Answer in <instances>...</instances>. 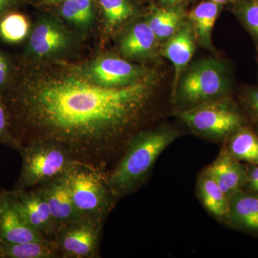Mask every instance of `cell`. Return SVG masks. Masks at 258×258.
I'll list each match as a JSON object with an SVG mask.
<instances>
[{
  "label": "cell",
  "mask_w": 258,
  "mask_h": 258,
  "mask_svg": "<svg viewBox=\"0 0 258 258\" xmlns=\"http://www.w3.org/2000/svg\"><path fill=\"white\" fill-rule=\"evenodd\" d=\"M198 191L204 206L212 215L229 221V198L206 171H204L200 176Z\"/></svg>",
  "instance_id": "obj_17"
},
{
  "label": "cell",
  "mask_w": 258,
  "mask_h": 258,
  "mask_svg": "<svg viewBox=\"0 0 258 258\" xmlns=\"http://www.w3.org/2000/svg\"><path fill=\"white\" fill-rule=\"evenodd\" d=\"M256 133L258 134V127H257V130H256Z\"/></svg>",
  "instance_id": "obj_36"
},
{
  "label": "cell",
  "mask_w": 258,
  "mask_h": 258,
  "mask_svg": "<svg viewBox=\"0 0 258 258\" xmlns=\"http://www.w3.org/2000/svg\"><path fill=\"white\" fill-rule=\"evenodd\" d=\"M0 257H2V254H1V253H0Z\"/></svg>",
  "instance_id": "obj_37"
},
{
  "label": "cell",
  "mask_w": 258,
  "mask_h": 258,
  "mask_svg": "<svg viewBox=\"0 0 258 258\" xmlns=\"http://www.w3.org/2000/svg\"><path fill=\"white\" fill-rule=\"evenodd\" d=\"M8 193L12 205L24 220L47 240L54 241L58 224L38 190L15 189Z\"/></svg>",
  "instance_id": "obj_8"
},
{
  "label": "cell",
  "mask_w": 258,
  "mask_h": 258,
  "mask_svg": "<svg viewBox=\"0 0 258 258\" xmlns=\"http://www.w3.org/2000/svg\"><path fill=\"white\" fill-rule=\"evenodd\" d=\"M247 187V191H252V192L258 194V183L254 184H247L244 188Z\"/></svg>",
  "instance_id": "obj_31"
},
{
  "label": "cell",
  "mask_w": 258,
  "mask_h": 258,
  "mask_svg": "<svg viewBox=\"0 0 258 258\" xmlns=\"http://www.w3.org/2000/svg\"><path fill=\"white\" fill-rule=\"evenodd\" d=\"M229 222L240 230L258 233V194L244 190L229 198Z\"/></svg>",
  "instance_id": "obj_14"
},
{
  "label": "cell",
  "mask_w": 258,
  "mask_h": 258,
  "mask_svg": "<svg viewBox=\"0 0 258 258\" xmlns=\"http://www.w3.org/2000/svg\"><path fill=\"white\" fill-rule=\"evenodd\" d=\"M30 24L26 17L11 11L0 17V37L8 43L16 44L28 36Z\"/></svg>",
  "instance_id": "obj_21"
},
{
  "label": "cell",
  "mask_w": 258,
  "mask_h": 258,
  "mask_svg": "<svg viewBox=\"0 0 258 258\" xmlns=\"http://www.w3.org/2000/svg\"><path fill=\"white\" fill-rule=\"evenodd\" d=\"M256 1H258V0H256Z\"/></svg>",
  "instance_id": "obj_38"
},
{
  "label": "cell",
  "mask_w": 258,
  "mask_h": 258,
  "mask_svg": "<svg viewBox=\"0 0 258 258\" xmlns=\"http://www.w3.org/2000/svg\"><path fill=\"white\" fill-rule=\"evenodd\" d=\"M79 74L95 84L108 88L128 86L144 78L143 68L115 57L98 59Z\"/></svg>",
  "instance_id": "obj_9"
},
{
  "label": "cell",
  "mask_w": 258,
  "mask_h": 258,
  "mask_svg": "<svg viewBox=\"0 0 258 258\" xmlns=\"http://www.w3.org/2000/svg\"><path fill=\"white\" fill-rule=\"evenodd\" d=\"M19 152L23 166L15 189H33L62 175L79 162L67 149L55 142H32L22 147Z\"/></svg>",
  "instance_id": "obj_3"
},
{
  "label": "cell",
  "mask_w": 258,
  "mask_h": 258,
  "mask_svg": "<svg viewBox=\"0 0 258 258\" xmlns=\"http://www.w3.org/2000/svg\"><path fill=\"white\" fill-rule=\"evenodd\" d=\"M229 81L223 66L214 60L193 64L178 87V100L189 104L213 101L227 92Z\"/></svg>",
  "instance_id": "obj_6"
},
{
  "label": "cell",
  "mask_w": 258,
  "mask_h": 258,
  "mask_svg": "<svg viewBox=\"0 0 258 258\" xmlns=\"http://www.w3.org/2000/svg\"><path fill=\"white\" fill-rule=\"evenodd\" d=\"M205 171L213 178L228 198L244 189L247 183V166L232 157L225 147Z\"/></svg>",
  "instance_id": "obj_13"
},
{
  "label": "cell",
  "mask_w": 258,
  "mask_h": 258,
  "mask_svg": "<svg viewBox=\"0 0 258 258\" xmlns=\"http://www.w3.org/2000/svg\"><path fill=\"white\" fill-rule=\"evenodd\" d=\"M104 13L106 26L112 30L133 16V6L127 0H98Z\"/></svg>",
  "instance_id": "obj_23"
},
{
  "label": "cell",
  "mask_w": 258,
  "mask_h": 258,
  "mask_svg": "<svg viewBox=\"0 0 258 258\" xmlns=\"http://www.w3.org/2000/svg\"><path fill=\"white\" fill-rule=\"evenodd\" d=\"M0 144L18 150V152H20L22 148L21 145L15 140L10 132L8 115H7L1 93H0Z\"/></svg>",
  "instance_id": "obj_26"
},
{
  "label": "cell",
  "mask_w": 258,
  "mask_h": 258,
  "mask_svg": "<svg viewBox=\"0 0 258 258\" xmlns=\"http://www.w3.org/2000/svg\"><path fill=\"white\" fill-rule=\"evenodd\" d=\"M254 183H258V165L249 164V166H247V184Z\"/></svg>",
  "instance_id": "obj_30"
},
{
  "label": "cell",
  "mask_w": 258,
  "mask_h": 258,
  "mask_svg": "<svg viewBox=\"0 0 258 258\" xmlns=\"http://www.w3.org/2000/svg\"><path fill=\"white\" fill-rule=\"evenodd\" d=\"M214 3H217L218 5L226 4V3H230V2L235 1V0H212Z\"/></svg>",
  "instance_id": "obj_34"
},
{
  "label": "cell",
  "mask_w": 258,
  "mask_h": 258,
  "mask_svg": "<svg viewBox=\"0 0 258 258\" xmlns=\"http://www.w3.org/2000/svg\"><path fill=\"white\" fill-rule=\"evenodd\" d=\"M68 0H45L44 1V4L45 5H53L56 3H61V2H66Z\"/></svg>",
  "instance_id": "obj_33"
},
{
  "label": "cell",
  "mask_w": 258,
  "mask_h": 258,
  "mask_svg": "<svg viewBox=\"0 0 258 258\" xmlns=\"http://www.w3.org/2000/svg\"><path fill=\"white\" fill-rule=\"evenodd\" d=\"M176 116L197 133L223 138L244 125V118L229 100H213L176 111Z\"/></svg>",
  "instance_id": "obj_5"
},
{
  "label": "cell",
  "mask_w": 258,
  "mask_h": 258,
  "mask_svg": "<svg viewBox=\"0 0 258 258\" xmlns=\"http://www.w3.org/2000/svg\"><path fill=\"white\" fill-rule=\"evenodd\" d=\"M220 10V5L213 1L200 3L190 13L199 42L206 48L212 47V33Z\"/></svg>",
  "instance_id": "obj_19"
},
{
  "label": "cell",
  "mask_w": 258,
  "mask_h": 258,
  "mask_svg": "<svg viewBox=\"0 0 258 258\" xmlns=\"http://www.w3.org/2000/svg\"><path fill=\"white\" fill-rule=\"evenodd\" d=\"M63 176L78 210L86 216L103 220L111 210L114 200L107 186L106 174L79 161Z\"/></svg>",
  "instance_id": "obj_4"
},
{
  "label": "cell",
  "mask_w": 258,
  "mask_h": 258,
  "mask_svg": "<svg viewBox=\"0 0 258 258\" xmlns=\"http://www.w3.org/2000/svg\"><path fill=\"white\" fill-rule=\"evenodd\" d=\"M225 147L241 162L258 165V134L249 127L242 125L231 134Z\"/></svg>",
  "instance_id": "obj_18"
},
{
  "label": "cell",
  "mask_w": 258,
  "mask_h": 258,
  "mask_svg": "<svg viewBox=\"0 0 258 258\" xmlns=\"http://www.w3.org/2000/svg\"><path fill=\"white\" fill-rule=\"evenodd\" d=\"M21 0H0V17L13 11L18 6Z\"/></svg>",
  "instance_id": "obj_29"
},
{
  "label": "cell",
  "mask_w": 258,
  "mask_h": 258,
  "mask_svg": "<svg viewBox=\"0 0 258 258\" xmlns=\"http://www.w3.org/2000/svg\"><path fill=\"white\" fill-rule=\"evenodd\" d=\"M177 134L169 129L141 133L129 142L115 169L106 174V182L113 198L137 188L149 174L157 158L175 140Z\"/></svg>",
  "instance_id": "obj_2"
},
{
  "label": "cell",
  "mask_w": 258,
  "mask_h": 258,
  "mask_svg": "<svg viewBox=\"0 0 258 258\" xmlns=\"http://www.w3.org/2000/svg\"><path fill=\"white\" fill-rule=\"evenodd\" d=\"M181 21H182L181 12L175 8H169L167 16L160 30L156 35L157 39L164 40V39L170 38L181 26Z\"/></svg>",
  "instance_id": "obj_25"
},
{
  "label": "cell",
  "mask_w": 258,
  "mask_h": 258,
  "mask_svg": "<svg viewBox=\"0 0 258 258\" xmlns=\"http://www.w3.org/2000/svg\"><path fill=\"white\" fill-rule=\"evenodd\" d=\"M2 257L8 258L60 257L55 242H28L19 244L0 243Z\"/></svg>",
  "instance_id": "obj_20"
},
{
  "label": "cell",
  "mask_w": 258,
  "mask_h": 258,
  "mask_svg": "<svg viewBox=\"0 0 258 258\" xmlns=\"http://www.w3.org/2000/svg\"><path fill=\"white\" fill-rule=\"evenodd\" d=\"M240 100L249 118L258 127V87L246 88Z\"/></svg>",
  "instance_id": "obj_27"
},
{
  "label": "cell",
  "mask_w": 258,
  "mask_h": 258,
  "mask_svg": "<svg viewBox=\"0 0 258 258\" xmlns=\"http://www.w3.org/2000/svg\"><path fill=\"white\" fill-rule=\"evenodd\" d=\"M236 13L258 45V1L241 0L237 5Z\"/></svg>",
  "instance_id": "obj_24"
},
{
  "label": "cell",
  "mask_w": 258,
  "mask_h": 258,
  "mask_svg": "<svg viewBox=\"0 0 258 258\" xmlns=\"http://www.w3.org/2000/svg\"><path fill=\"white\" fill-rule=\"evenodd\" d=\"M71 42L69 32L60 23L52 18L43 19L30 34L25 55L47 58L66 50Z\"/></svg>",
  "instance_id": "obj_10"
},
{
  "label": "cell",
  "mask_w": 258,
  "mask_h": 258,
  "mask_svg": "<svg viewBox=\"0 0 258 258\" xmlns=\"http://www.w3.org/2000/svg\"><path fill=\"white\" fill-rule=\"evenodd\" d=\"M3 194H4V192H2V191H0V200H1L2 198H3Z\"/></svg>",
  "instance_id": "obj_35"
},
{
  "label": "cell",
  "mask_w": 258,
  "mask_h": 258,
  "mask_svg": "<svg viewBox=\"0 0 258 258\" xmlns=\"http://www.w3.org/2000/svg\"><path fill=\"white\" fill-rule=\"evenodd\" d=\"M14 70L9 57L0 50V93L10 83Z\"/></svg>",
  "instance_id": "obj_28"
},
{
  "label": "cell",
  "mask_w": 258,
  "mask_h": 258,
  "mask_svg": "<svg viewBox=\"0 0 258 258\" xmlns=\"http://www.w3.org/2000/svg\"><path fill=\"white\" fill-rule=\"evenodd\" d=\"M147 78L128 86H98L82 75L38 78L14 71L1 96L10 132L21 147L60 144L79 161L103 171L134 137L151 93Z\"/></svg>",
  "instance_id": "obj_1"
},
{
  "label": "cell",
  "mask_w": 258,
  "mask_h": 258,
  "mask_svg": "<svg viewBox=\"0 0 258 258\" xmlns=\"http://www.w3.org/2000/svg\"><path fill=\"white\" fill-rule=\"evenodd\" d=\"M103 220L84 216L59 226L54 242L66 258L98 257Z\"/></svg>",
  "instance_id": "obj_7"
},
{
  "label": "cell",
  "mask_w": 258,
  "mask_h": 258,
  "mask_svg": "<svg viewBox=\"0 0 258 258\" xmlns=\"http://www.w3.org/2000/svg\"><path fill=\"white\" fill-rule=\"evenodd\" d=\"M193 36L192 28L190 25H181L178 31L169 38L163 50V55L174 64V83L176 85L194 55L195 46Z\"/></svg>",
  "instance_id": "obj_15"
},
{
  "label": "cell",
  "mask_w": 258,
  "mask_h": 258,
  "mask_svg": "<svg viewBox=\"0 0 258 258\" xmlns=\"http://www.w3.org/2000/svg\"><path fill=\"white\" fill-rule=\"evenodd\" d=\"M35 188L46 201L54 220L59 225L86 216L74 205L63 174Z\"/></svg>",
  "instance_id": "obj_12"
},
{
  "label": "cell",
  "mask_w": 258,
  "mask_h": 258,
  "mask_svg": "<svg viewBox=\"0 0 258 258\" xmlns=\"http://www.w3.org/2000/svg\"><path fill=\"white\" fill-rule=\"evenodd\" d=\"M161 3H164V4L166 5H174L176 4V3H179L181 0H160Z\"/></svg>",
  "instance_id": "obj_32"
},
{
  "label": "cell",
  "mask_w": 258,
  "mask_h": 258,
  "mask_svg": "<svg viewBox=\"0 0 258 258\" xmlns=\"http://www.w3.org/2000/svg\"><path fill=\"white\" fill-rule=\"evenodd\" d=\"M60 14L70 23L80 28H87L94 20L93 3L91 0H68L63 2Z\"/></svg>",
  "instance_id": "obj_22"
},
{
  "label": "cell",
  "mask_w": 258,
  "mask_h": 258,
  "mask_svg": "<svg viewBox=\"0 0 258 258\" xmlns=\"http://www.w3.org/2000/svg\"><path fill=\"white\" fill-rule=\"evenodd\" d=\"M157 40V36L147 22L137 23L122 39L120 51L125 57H146L155 48Z\"/></svg>",
  "instance_id": "obj_16"
},
{
  "label": "cell",
  "mask_w": 258,
  "mask_h": 258,
  "mask_svg": "<svg viewBox=\"0 0 258 258\" xmlns=\"http://www.w3.org/2000/svg\"><path fill=\"white\" fill-rule=\"evenodd\" d=\"M28 242L52 243L24 220L12 205L8 193L0 200V243L19 244Z\"/></svg>",
  "instance_id": "obj_11"
}]
</instances>
